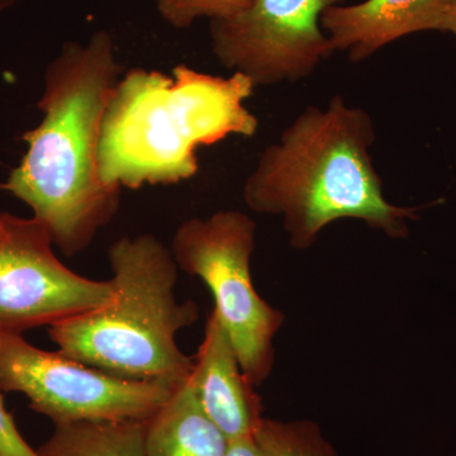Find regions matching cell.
I'll return each instance as SVG.
<instances>
[{
	"mask_svg": "<svg viewBox=\"0 0 456 456\" xmlns=\"http://www.w3.org/2000/svg\"><path fill=\"white\" fill-rule=\"evenodd\" d=\"M226 456H263L254 437L230 441Z\"/></svg>",
	"mask_w": 456,
	"mask_h": 456,
	"instance_id": "16",
	"label": "cell"
},
{
	"mask_svg": "<svg viewBox=\"0 0 456 456\" xmlns=\"http://www.w3.org/2000/svg\"><path fill=\"white\" fill-rule=\"evenodd\" d=\"M159 14L174 28H189L200 18L224 20L245 11L253 0H154Z\"/></svg>",
	"mask_w": 456,
	"mask_h": 456,
	"instance_id": "14",
	"label": "cell"
},
{
	"mask_svg": "<svg viewBox=\"0 0 456 456\" xmlns=\"http://www.w3.org/2000/svg\"><path fill=\"white\" fill-rule=\"evenodd\" d=\"M228 443L204 412L189 380L147 419V456H226Z\"/></svg>",
	"mask_w": 456,
	"mask_h": 456,
	"instance_id": "11",
	"label": "cell"
},
{
	"mask_svg": "<svg viewBox=\"0 0 456 456\" xmlns=\"http://www.w3.org/2000/svg\"><path fill=\"white\" fill-rule=\"evenodd\" d=\"M147 419L55 425L37 449L40 456H147Z\"/></svg>",
	"mask_w": 456,
	"mask_h": 456,
	"instance_id": "12",
	"label": "cell"
},
{
	"mask_svg": "<svg viewBox=\"0 0 456 456\" xmlns=\"http://www.w3.org/2000/svg\"><path fill=\"white\" fill-rule=\"evenodd\" d=\"M0 391L22 393L32 410L61 425L149 419L175 389L114 377L62 351L37 349L22 335L0 334Z\"/></svg>",
	"mask_w": 456,
	"mask_h": 456,
	"instance_id": "6",
	"label": "cell"
},
{
	"mask_svg": "<svg viewBox=\"0 0 456 456\" xmlns=\"http://www.w3.org/2000/svg\"><path fill=\"white\" fill-rule=\"evenodd\" d=\"M8 213H0V235L4 231L5 224H7Z\"/></svg>",
	"mask_w": 456,
	"mask_h": 456,
	"instance_id": "19",
	"label": "cell"
},
{
	"mask_svg": "<svg viewBox=\"0 0 456 456\" xmlns=\"http://www.w3.org/2000/svg\"><path fill=\"white\" fill-rule=\"evenodd\" d=\"M189 383L204 412L228 441L254 437L264 419L263 403L215 311L207 321Z\"/></svg>",
	"mask_w": 456,
	"mask_h": 456,
	"instance_id": "9",
	"label": "cell"
},
{
	"mask_svg": "<svg viewBox=\"0 0 456 456\" xmlns=\"http://www.w3.org/2000/svg\"><path fill=\"white\" fill-rule=\"evenodd\" d=\"M112 36L65 42L47 66L37 107L44 118L23 134L28 149L0 188L25 202L66 256L86 250L119 207L121 189L98 170L102 123L121 64Z\"/></svg>",
	"mask_w": 456,
	"mask_h": 456,
	"instance_id": "1",
	"label": "cell"
},
{
	"mask_svg": "<svg viewBox=\"0 0 456 456\" xmlns=\"http://www.w3.org/2000/svg\"><path fill=\"white\" fill-rule=\"evenodd\" d=\"M254 439L263 456H338L314 422L261 419Z\"/></svg>",
	"mask_w": 456,
	"mask_h": 456,
	"instance_id": "13",
	"label": "cell"
},
{
	"mask_svg": "<svg viewBox=\"0 0 456 456\" xmlns=\"http://www.w3.org/2000/svg\"><path fill=\"white\" fill-rule=\"evenodd\" d=\"M245 75L222 77L184 64L171 75L132 69L117 83L102 123L98 170L108 187L176 184L198 171L197 150L228 136L253 137Z\"/></svg>",
	"mask_w": 456,
	"mask_h": 456,
	"instance_id": "3",
	"label": "cell"
},
{
	"mask_svg": "<svg viewBox=\"0 0 456 456\" xmlns=\"http://www.w3.org/2000/svg\"><path fill=\"white\" fill-rule=\"evenodd\" d=\"M18 2H20V0H0V13L14 7Z\"/></svg>",
	"mask_w": 456,
	"mask_h": 456,
	"instance_id": "18",
	"label": "cell"
},
{
	"mask_svg": "<svg viewBox=\"0 0 456 456\" xmlns=\"http://www.w3.org/2000/svg\"><path fill=\"white\" fill-rule=\"evenodd\" d=\"M113 298L107 305L49 327L60 351L104 373L160 383L188 382L194 356L175 336L194 325L196 303L176 299L178 265L170 248L151 233L122 237L108 251Z\"/></svg>",
	"mask_w": 456,
	"mask_h": 456,
	"instance_id": "4",
	"label": "cell"
},
{
	"mask_svg": "<svg viewBox=\"0 0 456 456\" xmlns=\"http://www.w3.org/2000/svg\"><path fill=\"white\" fill-rule=\"evenodd\" d=\"M0 456H40L23 439L0 395Z\"/></svg>",
	"mask_w": 456,
	"mask_h": 456,
	"instance_id": "15",
	"label": "cell"
},
{
	"mask_svg": "<svg viewBox=\"0 0 456 456\" xmlns=\"http://www.w3.org/2000/svg\"><path fill=\"white\" fill-rule=\"evenodd\" d=\"M40 222L8 215L0 235V334L56 325L113 298L110 281H92L66 268Z\"/></svg>",
	"mask_w": 456,
	"mask_h": 456,
	"instance_id": "8",
	"label": "cell"
},
{
	"mask_svg": "<svg viewBox=\"0 0 456 456\" xmlns=\"http://www.w3.org/2000/svg\"><path fill=\"white\" fill-rule=\"evenodd\" d=\"M256 224L240 211H220L183 222L174 233L171 254L183 272L202 279L215 298L240 367L254 387L274 368V338L285 316L255 289L250 263Z\"/></svg>",
	"mask_w": 456,
	"mask_h": 456,
	"instance_id": "5",
	"label": "cell"
},
{
	"mask_svg": "<svg viewBox=\"0 0 456 456\" xmlns=\"http://www.w3.org/2000/svg\"><path fill=\"white\" fill-rule=\"evenodd\" d=\"M374 142L370 114L340 95L326 107L305 108L261 152L242 189L246 206L281 217L297 250L311 248L323 228L342 218L403 239L422 207L386 200L370 154Z\"/></svg>",
	"mask_w": 456,
	"mask_h": 456,
	"instance_id": "2",
	"label": "cell"
},
{
	"mask_svg": "<svg viewBox=\"0 0 456 456\" xmlns=\"http://www.w3.org/2000/svg\"><path fill=\"white\" fill-rule=\"evenodd\" d=\"M342 2L253 0L236 16L209 20L213 53L255 86L299 82L335 53L321 17Z\"/></svg>",
	"mask_w": 456,
	"mask_h": 456,
	"instance_id": "7",
	"label": "cell"
},
{
	"mask_svg": "<svg viewBox=\"0 0 456 456\" xmlns=\"http://www.w3.org/2000/svg\"><path fill=\"white\" fill-rule=\"evenodd\" d=\"M452 0H364L332 5L321 26L335 51L364 61L392 42L424 31H440Z\"/></svg>",
	"mask_w": 456,
	"mask_h": 456,
	"instance_id": "10",
	"label": "cell"
},
{
	"mask_svg": "<svg viewBox=\"0 0 456 456\" xmlns=\"http://www.w3.org/2000/svg\"><path fill=\"white\" fill-rule=\"evenodd\" d=\"M441 32H450L456 36V0H452L443 23H441Z\"/></svg>",
	"mask_w": 456,
	"mask_h": 456,
	"instance_id": "17",
	"label": "cell"
}]
</instances>
